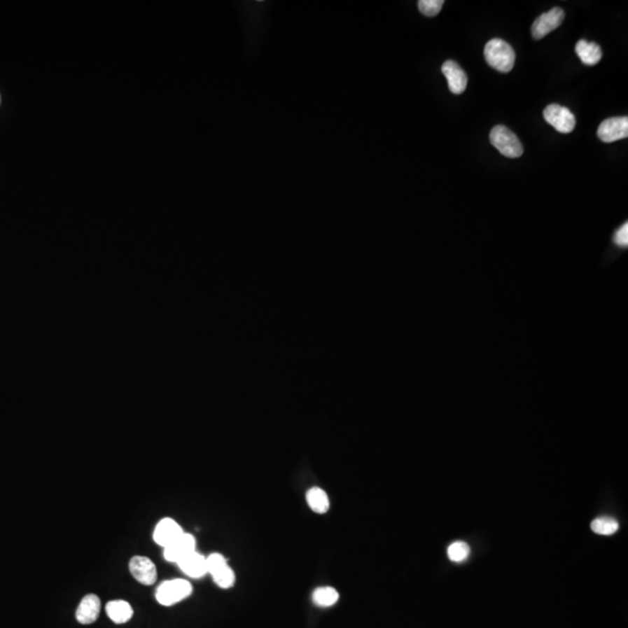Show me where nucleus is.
<instances>
[{
    "mask_svg": "<svg viewBox=\"0 0 628 628\" xmlns=\"http://www.w3.org/2000/svg\"><path fill=\"white\" fill-rule=\"evenodd\" d=\"M212 578L214 583L221 589H230L235 583V573L228 564L212 573Z\"/></svg>",
    "mask_w": 628,
    "mask_h": 628,
    "instance_id": "nucleus-18",
    "label": "nucleus"
},
{
    "mask_svg": "<svg viewBox=\"0 0 628 628\" xmlns=\"http://www.w3.org/2000/svg\"><path fill=\"white\" fill-rule=\"evenodd\" d=\"M484 57L489 66L497 71L510 72L515 67V50L501 39H492L487 43Z\"/></svg>",
    "mask_w": 628,
    "mask_h": 628,
    "instance_id": "nucleus-1",
    "label": "nucleus"
},
{
    "mask_svg": "<svg viewBox=\"0 0 628 628\" xmlns=\"http://www.w3.org/2000/svg\"><path fill=\"white\" fill-rule=\"evenodd\" d=\"M106 613L116 624H126L131 620L134 611L128 601H112L106 604Z\"/></svg>",
    "mask_w": 628,
    "mask_h": 628,
    "instance_id": "nucleus-14",
    "label": "nucleus"
},
{
    "mask_svg": "<svg viewBox=\"0 0 628 628\" xmlns=\"http://www.w3.org/2000/svg\"><path fill=\"white\" fill-rule=\"evenodd\" d=\"M177 566L183 573L191 578H202L207 573V557L198 553L197 550L181 559Z\"/></svg>",
    "mask_w": 628,
    "mask_h": 628,
    "instance_id": "nucleus-12",
    "label": "nucleus"
},
{
    "mask_svg": "<svg viewBox=\"0 0 628 628\" xmlns=\"http://www.w3.org/2000/svg\"><path fill=\"white\" fill-rule=\"evenodd\" d=\"M227 564L228 562H227L226 557L221 554L213 553L207 557V573L209 575H212Z\"/></svg>",
    "mask_w": 628,
    "mask_h": 628,
    "instance_id": "nucleus-21",
    "label": "nucleus"
},
{
    "mask_svg": "<svg viewBox=\"0 0 628 628\" xmlns=\"http://www.w3.org/2000/svg\"><path fill=\"white\" fill-rule=\"evenodd\" d=\"M183 533L184 531L179 522L172 518H163L158 522V525L155 527L153 539L158 546L165 548L169 545H172L175 540L179 539Z\"/></svg>",
    "mask_w": 628,
    "mask_h": 628,
    "instance_id": "nucleus-9",
    "label": "nucleus"
},
{
    "mask_svg": "<svg viewBox=\"0 0 628 628\" xmlns=\"http://www.w3.org/2000/svg\"><path fill=\"white\" fill-rule=\"evenodd\" d=\"M193 594V585L182 578L165 580L158 585L156 590V601L163 606H172L184 601Z\"/></svg>",
    "mask_w": 628,
    "mask_h": 628,
    "instance_id": "nucleus-2",
    "label": "nucleus"
},
{
    "mask_svg": "<svg viewBox=\"0 0 628 628\" xmlns=\"http://www.w3.org/2000/svg\"><path fill=\"white\" fill-rule=\"evenodd\" d=\"M100 599L97 594H86L76 610V619L82 625H90L96 622L100 613Z\"/></svg>",
    "mask_w": 628,
    "mask_h": 628,
    "instance_id": "nucleus-11",
    "label": "nucleus"
},
{
    "mask_svg": "<svg viewBox=\"0 0 628 628\" xmlns=\"http://www.w3.org/2000/svg\"><path fill=\"white\" fill-rule=\"evenodd\" d=\"M306 501H307L309 508L319 515H323L330 510V498H328L326 491L323 489L316 488V487L309 489L306 494Z\"/></svg>",
    "mask_w": 628,
    "mask_h": 628,
    "instance_id": "nucleus-15",
    "label": "nucleus"
},
{
    "mask_svg": "<svg viewBox=\"0 0 628 628\" xmlns=\"http://www.w3.org/2000/svg\"><path fill=\"white\" fill-rule=\"evenodd\" d=\"M576 54L580 61L587 66H596L603 57L601 48L594 42H587L580 40L576 45Z\"/></svg>",
    "mask_w": 628,
    "mask_h": 628,
    "instance_id": "nucleus-13",
    "label": "nucleus"
},
{
    "mask_svg": "<svg viewBox=\"0 0 628 628\" xmlns=\"http://www.w3.org/2000/svg\"><path fill=\"white\" fill-rule=\"evenodd\" d=\"M613 242L618 247L626 248L628 246V223H625L615 232L613 235Z\"/></svg>",
    "mask_w": 628,
    "mask_h": 628,
    "instance_id": "nucleus-22",
    "label": "nucleus"
},
{
    "mask_svg": "<svg viewBox=\"0 0 628 628\" xmlns=\"http://www.w3.org/2000/svg\"><path fill=\"white\" fill-rule=\"evenodd\" d=\"M443 5V0H420L418 8L426 17H435L442 10Z\"/></svg>",
    "mask_w": 628,
    "mask_h": 628,
    "instance_id": "nucleus-20",
    "label": "nucleus"
},
{
    "mask_svg": "<svg viewBox=\"0 0 628 628\" xmlns=\"http://www.w3.org/2000/svg\"><path fill=\"white\" fill-rule=\"evenodd\" d=\"M130 571L134 580L144 585H153L158 580V569L147 557H133L130 561Z\"/></svg>",
    "mask_w": 628,
    "mask_h": 628,
    "instance_id": "nucleus-7",
    "label": "nucleus"
},
{
    "mask_svg": "<svg viewBox=\"0 0 628 628\" xmlns=\"http://www.w3.org/2000/svg\"><path fill=\"white\" fill-rule=\"evenodd\" d=\"M447 553H448V557H449L450 561L462 562V561H464L469 557L470 547H469L468 543H463V541H456V543H453L448 547Z\"/></svg>",
    "mask_w": 628,
    "mask_h": 628,
    "instance_id": "nucleus-19",
    "label": "nucleus"
},
{
    "mask_svg": "<svg viewBox=\"0 0 628 628\" xmlns=\"http://www.w3.org/2000/svg\"><path fill=\"white\" fill-rule=\"evenodd\" d=\"M196 550V539L189 533H183L172 545L165 547L163 557L169 562L179 563L186 555Z\"/></svg>",
    "mask_w": 628,
    "mask_h": 628,
    "instance_id": "nucleus-8",
    "label": "nucleus"
},
{
    "mask_svg": "<svg viewBox=\"0 0 628 628\" xmlns=\"http://www.w3.org/2000/svg\"><path fill=\"white\" fill-rule=\"evenodd\" d=\"M598 138L605 144L622 140L628 137V118L615 117L606 119L598 128Z\"/></svg>",
    "mask_w": 628,
    "mask_h": 628,
    "instance_id": "nucleus-6",
    "label": "nucleus"
},
{
    "mask_svg": "<svg viewBox=\"0 0 628 628\" xmlns=\"http://www.w3.org/2000/svg\"><path fill=\"white\" fill-rule=\"evenodd\" d=\"M545 120L562 134H569L576 126V118L566 107L552 104L543 111Z\"/></svg>",
    "mask_w": 628,
    "mask_h": 628,
    "instance_id": "nucleus-4",
    "label": "nucleus"
},
{
    "mask_svg": "<svg viewBox=\"0 0 628 628\" xmlns=\"http://www.w3.org/2000/svg\"><path fill=\"white\" fill-rule=\"evenodd\" d=\"M490 142L506 158H520L524 154V147L518 137L508 127L498 125L491 130Z\"/></svg>",
    "mask_w": 628,
    "mask_h": 628,
    "instance_id": "nucleus-3",
    "label": "nucleus"
},
{
    "mask_svg": "<svg viewBox=\"0 0 628 628\" xmlns=\"http://www.w3.org/2000/svg\"><path fill=\"white\" fill-rule=\"evenodd\" d=\"M619 529V524L615 518L611 517H601L594 519L591 524V529L599 536H612Z\"/></svg>",
    "mask_w": 628,
    "mask_h": 628,
    "instance_id": "nucleus-17",
    "label": "nucleus"
},
{
    "mask_svg": "<svg viewBox=\"0 0 628 628\" xmlns=\"http://www.w3.org/2000/svg\"><path fill=\"white\" fill-rule=\"evenodd\" d=\"M441 71L446 77L450 92L461 95L466 91L468 85L467 74L455 61H446L442 64Z\"/></svg>",
    "mask_w": 628,
    "mask_h": 628,
    "instance_id": "nucleus-10",
    "label": "nucleus"
},
{
    "mask_svg": "<svg viewBox=\"0 0 628 628\" xmlns=\"http://www.w3.org/2000/svg\"><path fill=\"white\" fill-rule=\"evenodd\" d=\"M564 20V11L561 7H554L547 13L540 15L532 25V35L536 40H541L546 35L559 28Z\"/></svg>",
    "mask_w": 628,
    "mask_h": 628,
    "instance_id": "nucleus-5",
    "label": "nucleus"
},
{
    "mask_svg": "<svg viewBox=\"0 0 628 628\" xmlns=\"http://www.w3.org/2000/svg\"><path fill=\"white\" fill-rule=\"evenodd\" d=\"M313 601L319 608H330L339 601V592L332 587H320L313 592Z\"/></svg>",
    "mask_w": 628,
    "mask_h": 628,
    "instance_id": "nucleus-16",
    "label": "nucleus"
}]
</instances>
